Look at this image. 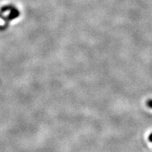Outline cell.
Listing matches in <instances>:
<instances>
[{
    "mask_svg": "<svg viewBox=\"0 0 152 152\" xmlns=\"http://www.w3.org/2000/svg\"><path fill=\"white\" fill-rule=\"evenodd\" d=\"M20 15V12H19L18 9L15 8L14 7L12 9L10 10V14H9L7 17H6V20H7V23H8L9 20H12L14 19L18 18Z\"/></svg>",
    "mask_w": 152,
    "mask_h": 152,
    "instance_id": "6da1fadb",
    "label": "cell"
},
{
    "mask_svg": "<svg viewBox=\"0 0 152 152\" xmlns=\"http://www.w3.org/2000/svg\"><path fill=\"white\" fill-rule=\"evenodd\" d=\"M14 7V6L13 5H6V6H4V7H1V9H0V12L1 13H4L6 11H10L11 9Z\"/></svg>",
    "mask_w": 152,
    "mask_h": 152,
    "instance_id": "7a4b0ae2",
    "label": "cell"
},
{
    "mask_svg": "<svg viewBox=\"0 0 152 152\" xmlns=\"http://www.w3.org/2000/svg\"><path fill=\"white\" fill-rule=\"evenodd\" d=\"M151 100L150 99V100H149V102H148V105H149V108H151Z\"/></svg>",
    "mask_w": 152,
    "mask_h": 152,
    "instance_id": "3957f363",
    "label": "cell"
},
{
    "mask_svg": "<svg viewBox=\"0 0 152 152\" xmlns=\"http://www.w3.org/2000/svg\"><path fill=\"white\" fill-rule=\"evenodd\" d=\"M151 136H152V135H151V134H149V142H151Z\"/></svg>",
    "mask_w": 152,
    "mask_h": 152,
    "instance_id": "277c9868",
    "label": "cell"
}]
</instances>
